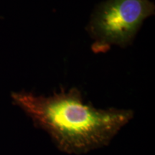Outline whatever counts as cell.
Instances as JSON below:
<instances>
[{
  "label": "cell",
  "instance_id": "7a4b0ae2",
  "mask_svg": "<svg viewBox=\"0 0 155 155\" xmlns=\"http://www.w3.org/2000/svg\"><path fill=\"white\" fill-rule=\"evenodd\" d=\"M150 0H105L96 7L86 30L94 40L95 53H105L112 45H130L144 21L154 15Z\"/></svg>",
  "mask_w": 155,
  "mask_h": 155
},
{
  "label": "cell",
  "instance_id": "6da1fadb",
  "mask_svg": "<svg viewBox=\"0 0 155 155\" xmlns=\"http://www.w3.org/2000/svg\"><path fill=\"white\" fill-rule=\"evenodd\" d=\"M12 98L67 154H85L106 146L134 117L130 109L94 107L75 88L48 96L14 92Z\"/></svg>",
  "mask_w": 155,
  "mask_h": 155
}]
</instances>
